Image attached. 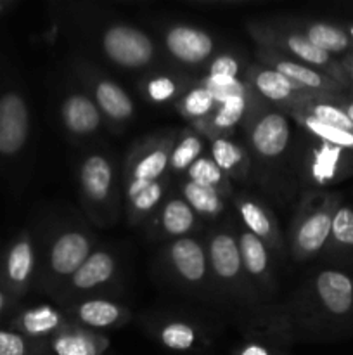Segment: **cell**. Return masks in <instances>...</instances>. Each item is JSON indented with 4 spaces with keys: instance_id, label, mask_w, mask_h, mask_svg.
Returning a JSON list of instances; mask_svg holds the SVG:
<instances>
[{
    "instance_id": "9",
    "label": "cell",
    "mask_w": 353,
    "mask_h": 355,
    "mask_svg": "<svg viewBox=\"0 0 353 355\" xmlns=\"http://www.w3.org/2000/svg\"><path fill=\"white\" fill-rule=\"evenodd\" d=\"M165 269L176 284H180L190 293H204L211 290L210 263H208L206 245L203 239L187 236V238L168 241L163 250Z\"/></svg>"
},
{
    "instance_id": "31",
    "label": "cell",
    "mask_w": 353,
    "mask_h": 355,
    "mask_svg": "<svg viewBox=\"0 0 353 355\" xmlns=\"http://www.w3.org/2000/svg\"><path fill=\"white\" fill-rule=\"evenodd\" d=\"M180 196L187 201L194 214L201 218H217L227 208L225 198L218 191L210 189V187L197 186V184L185 180L180 187Z\"/></svg>"
},
{
    "instance_id": "18",
    "label": "cell",
    "mask_w": 353,
    "mask_h": 355,
    "mask_svg": "<svg viewBox=\"0 0 353 355\" xmlns=\"http://www.w3.org/2000/svg\"><path fill=\"white\" fill-rule=\"evenodd\" d=\"M66 318L83 328L104 333L127 324L130 321V311L125 304L109 298L87 297L83 300H76L68 309Z\"/></svg>"
},
{
    "instance_id": "14",
    "label": "cell",
    "mask_w": 353,
    "mask_h": 355,
    "mask_svg": "<svg viewBox=\"0 0 353 355\" xmlns=\"http://www.w3.org/2000/svg\"><path fill=\"white\" fill-rule=\"evenodd\" d=\"M163 47L175 62L196 68L215 58L217 42L203 28L187 23H172L163 30Z\"/></svg>"
},
{
    "instance_id": "13",
    "label": "cell",
    "mask_w": 353,
    "mask_h": 355,
    "mask_svg": "<svg viewBox=\"0 0 353 355\" xmlns=\"http://www.w3.org/2000/svg\"><path fill=\"white\" fill-rule=\"evenodd\" d=\"M244 78L260 99L284 113L318 96H327V94H317L303 89L265 64H251L249 69H246Z\"/></svg>"
},
{
    "instance_id": "45",
    "label": "cell",
    "mask_w": 353,
    "mask_h": 355,
    "mask_svg": "<svg viewBox=\"0 0 353 355\" xmlns=\"http://www.w3.org/2000/svg\"><path fill=\"white\" fill-rule=\"evenodd\" d=\"M12 6L14 2H10V0H0V16L6 14V10H9Z\"/></svg>"
},
{
    "instance_id": "37",
    "label": "cell",
    "mask_w": 353,
    "mask_h": 355,
    "mask_svg": "<svg viewBox=\"0 0 353 355\" xmlns=\"http://www.w3.org/2000/svg\"><path fill=\"white\" fill-rule=\"evenodd\" d=\"M141 89L149 103L165 104L182 97L183 82L179 76L168 75V73H156L142 82Z\"/></svg>"
},
{
    "instance_id": "3",
    "label": "cell",
    "mask_w": 353,
    "mask_h": 355,
    "mask_svg": "<svg viewBox=\"0 0 353 355\" xmlns=\"http://www.w3.org/2000/svg\"><path fill=\"white\" fill-rule=\"evenodd\" d=\"M246 28H248V33L251 35L258 47L272 49V51L280 52L287 58H293L303 64L311 66V68L331 76L345 89L350 85L348 75H346L341 62H338L331 54L310 44L294 28L280 26L275 23H262V21H251V23L246 24Z\"/></svg>"
},
{
    "instance_id": "27",
    "label": "cell",
    "mask_w": 353,
    "mask_h": 355,
    "mask_svg": "<svg viewBox=\"0 0 353 355\" xmlns=\"http://www.w3.org/2000/svg\"><path fill=\"white\" fill-rule=\"evenodd\" d=\"M152 335L165 349L173 352H192L206 343V336L194 322L183 319H165L152 328Z\"/></svg>"
},
{
    "instance_id": "1",
    "label": "cell",
    "mask_w": 353,
    "mask_h": 355,
    "mask_svg": "<svg viewBox=\"0 0 353 355\" xmlns=\"http://www.w3.org/2000/svg\"><path fill=\"white\" fill-rule=\"evenodd\" d=\"M96 250V238L82 225H64L54 231L45 243L38 267V286L48 293L59 295L69 277L80 269Z\"/></svg>"
},
{
    "instance_id": "43",
    "label": "cell",
    "mask_w": 353,
    "mask_h": 355,
    "mask_svg": "<svg viewBox=\"0 0 353 355\" xmlns=\"http://www.w3.org/2000/svg\"><path fill=\"white\" fill-rule=\"evenodd\" d=\"M334 101H336V104H338V106L341 107L346 114H348L350 120L353 121V97H346V96H343V94H339V96L334 97Z\"/></svg>"
},
{
    "instance_id": "12",
    "label": "cell",
    "mask_w": 353,
    "mask_h": 355,
    "mask_svg": "<svg viewBox=\"0 0 353 355\" xmlns=\"http://www.w3.org/2000/svg\"><path fill=\"white\" fill-rule=\"evenodd\" d=\"M30 106L17 89L0 92V162L10 163L23 155L30 141Z\"/></svg>"
},
{
    "instance_id": "11",
    "label": "cell",
    "mask_w": 353,
    "mask_h": 355,
    "mask_svg": "<svg viewBox=\"0 0 353 355\" xmlns=\"http://www.w3.org/2000/svg\"><path fill=\"white\" fill-rule=\"evenodd\" d=\"M76 73L82 80L83 89L90 94L99 107L104 121L121 128L134 118L135 104L120 83L83 61L76 62Z\"/></svg>"
},
{
    "instance_id": "41",
    "label": "cell",
    "mask_w": 353,
    "mask_h": 355,
    "mask_svg": "<svg viewBox=\"0 0 353 355\" xmlns=\"http://www.w3.org/2000/svg\"><path fill=\"white\" fill-rule=\"evenodd\" d=\"M235 355H275L266 345L258 342H248L235 352Z\"/></svg>"
},
{
    "instance_id": "39",
    "label": "cell",
    "mask_w": 353,
    "mask_h": 355,
    "mask_svg": "<svg viewBox=\"0 0 353 355\" xmlns=\"http://www.w3.org/2000/svg\"><path fill=\"white\" fill-rule=\"evenodd\" d=\"M0 355H44L40 343L10 328L0 326Z\"/></svg>"
},
{
    "instance_id": "4",
    "label": "cell",
    "mask_w": 353,
    "mask_h": 355,
    "mask_svg": "<svg viewBox=\"0 0 353 355\" xmlns=\"http://www.w3.org/2000/svg\"><path fill=\"white\" fill-rule=\"evenodd\" d=\"M339 201V196L331 193H314L305 198L291 225L289 250L294 260L303 262L324 252Z\"/></svg>"
},
{
    "instance_id": "26",
    "label": "cell",
    "mask_w": 353,
    "mask_h": 355,
    "mask_svg": "<svg viewBox=\"0 0 353 355\" xmlns=\"http://www.w3.org/2000/svg\"><path fill=\"white\" fill-rule=\"evenodd\" d=\"M206 141L210 144V158L228 179L239 182L248 179L251 172V159L241 144L232 141L230 137H220V135H211L206 137Z\"/></svg>"
},
{
    "instance_id": "15",
    "label": "cell",
    "mask_w": 353,
    "mask_h": 355,
    "mask_svg": "<svg viewBox=\"0 0 353 355\" xmlns=\"http://www.w3.org/2000/svg\"><path fill=\"white\" fill-rule=\"evenodd\" d=\"M310 291L318 311L331 321H345L353 314V279L343 270H318Z\"/></svg>"
},
{
    "instance_id": "33",
    "label": "cell",
    "mask_w": 353,
    "mask_h": 355,
    "mask_svg": "<svg viewBox=\"0 0 353 355\" xmlns=\"http://www.w3.org/2000/svg\"><path fill=\"white\" fill-rule=\"evenodd\" d=\"M286 114L293 118L300 127H303L308 134L314 135L320 142L336 146V148H341L345 151H353V134H350V132L331 127L327 123H322L320 120H317V118L310 116V114L303 113L300 110L286 111Z\"/></svg>"
},
{
    "instance_id": "32",
    "label": "cell",
    "mask_w": 353,
    "mask_h": 355,
    "mask_svg": "<svg viewBox=\"0 0 353 355\" xmlns=\"http://www.w3.org/2000/svg\"><path fill=\"white\" fill-rule=\"evenodd\" d=\"M343 155H345V149L325 144V142L315 146L307 162L310 179L317 184H325L334 180L338 177L339 168H341Z\"/></svg>"
},
{
    "instance_id": "16",
    "label": "cell",
    "mask_w": 353,
    "mask_h": 355,
    "mask_svg": "<svg viewBox=\"0 0 353 355\" xmlns=\"http://www.w3.org/2000/svg\"><path fill=\"white\" fill-rule=\"evenodd\" d=\"M59 116L66 135L73 142H85L97 137L104 125L99 107L85 89H71L62 96Z\"/></svg>"
},
{
    "instance_id": "7",
    "label": "cell",
    "mask_w": 353,
    "mask_h": 355,
    "mask_svg": "<svg viewBox=\"0 0 353 355\" xmlns=\"http://www.w3.org/2000/svg\"><path fill=\"white\" fill-rule=\"evenodd\" d=\"M97 44L107 61L128 71L149 68L158 59L156 42L144 30L123 21L104 24Z\"/></svg>"
},
{
    "instance_id": "40",
    "label": "cell",
    "mask_w": 353,
    "mask_h": 355,
    "mask_svg": "<svg viewBox=\"0 0 353 355\" xmlns=\"http://www.w3.org/2000/svg\"><path fill=\"white\" fill-rule=\"evenodd\" d=\"M242 71V61L239 55L234 52H218L215 58L208 62L206 75L211 76H230V78H241Z\"/></svg>"
},
{
    "instance_id": "10",
    "label": "cell",
    "mask_w": 353,
    "mask_h": 355,
    "mask_svg": "<svg viewBox=\"0 0 353 355\" xmlns=\"http://www.w3.org/2000/svg\"><path fill=\"white\" fill-rule=\"evenodd\" d=\"M38 267L40 253L33 234L19 231L0 253V288L17 302L37 283Z\"/></svg>"
},
{
    "instance_id": "46",
    "label": "cell",
    "mask_w": 353,
    "mask_h": 355,
    "mask_svg": "<svg viewBox=\"0 0 353 355\" xmlns=\"http://www.w3.org/2000/svg\"><path fill=\"white\" fill-rule=\"evenodd\" d=\"M346 33L350 35V38H352V42H353V24L348 28V30H346Z\"/></svg>"
},
{
    "instance_id": "8",
    "label": "cell",
    "mask_w": 353,
    "mask_h": 355,
    "mask_svg": "<svg viewBox=\"0 0 353 355\" xmlns=\"http://www.w3.org/2000/svg\"><path fill=\"white\" fill-rule=\"evenodd\" d=\"M204 245L213 286L242 300L258 295L246 277L235 232L230 229H215L208 234Z\"/></svg>"
},
{
    "instance_id": "35",
    "label": "cell",
    "mask_w": 353,
    "mask_h": 355,
    "mask_svg": "<svg viewBox=\"0 0 353 355\" xmlns=\"http://www.w3.org/2000/svg\"><path fill=\"white\" fill-rule=\"evenodd\" d=\"M217 107V101L211 96V92L208 89H204L203 85H194L190 89H187L182 94L179 101H176V110L182 114L185 120H190L192 123L197 121H203L210 116L211 113Z\"/></svg>"
},
{
    "instance_id": "17",
    "label": "cell",
    "mask_w": 353,
    "mask_h": 355,
    "mask_svg": "<svg viewBox=\"0 0 353 355\" xmlns=\"http://www.w3.org/2000/svg\"><path fill=\"white\" fill-rule=\"evenodd\" d=\"M256 55H258L262 64L275 69L280 75L286 76L287 80L303 87V89L311 90V92L336 96V94H343V90H345V87L339 85L336 80H332L325 73L318 71V69L311 68V66L303 64V62L296 61V59L287 58V55L272 51V49L258 47Z\"/></svg>"
},
{
    "instance_id": "25",
    "label": "cell",
    "mask_w": 353,
    "mask_h": 355,
    "mask_svg": "<svg viewBox=\"0 0 353 355\" xmlns=\"http://www.w3.org/2000/svg\"><path fill=\"white\" fill-rule=\"evenodd\" d=\"M197 224H199V217L194 214L187 201L182 196H170L158 208L154 229L163 239L173 241V239L187 238L192 234Z\"/></svg>"
},
{
    "instance_id": "5",
    "label": "cell",
    "mask_w": 353,
    "mask_h": 355,
    "mask_svg": "<svg viewBox=\"0 0 353 355\" xmlns=\"http://www.w3.org/2000/svg\"><path fill=\"white\" fill-rule=\"evenodd\" d=\"M175 132H159L134 144L125 162L123 200L134 196L149 184L168 177L170 153L176 141Z\"/></svg>"
},
{
    "instance_id": "19",
    "label": "cell",
    "mask_w": 353,
    "mask_h": 355,
    "mask_svg": "<svg viewBox=\"0 0 353 355\" xmlns=\"http://www.w3.org/2000/svg\"><path fill=\"white\" fill-rule=\"evenodd\" d=\"M118 274V260L113 252L104 248H96L89 259L80 266V269L69 277L68 283L59 295L64 297H78V295L93 293L109 286Z\"/></svg>"
},
{
    "instance_id": "22",
    "label": "cell",
    "mask_w": 353,
    "mask_h": 355,
    "mask_svg": "<svg viewBox=\"0 0 353 355\" xmlns=\"http://www.w3.org/2000/svg\"><path fill=\"white\" fill-rule=\"evenodd\" d=\"M69 322L66 314L51 304H37L19 309L10 315L9 328L30 338L31 342L44 343L57 335Z\"/></svg>"
},
{
    "instance_id": "36",
    "label": "cell",
    "mask_w": 353,
    "mask_h": 355,
    "mask_svg": "<svg viewBox=\"0 0 353 355\" xmlns=\"http://www.w3.org/2000/svg\"><path fill=\"white\" fill-rule=\"evenodd\" d=\"M327 246L338 255L353 257V208L348 205H339L334 211Z\"/></svg>"
},
{
    "instance_id": "24",
    "label": "cell",
    "mask_w": 353,
    "mask_h": 355,
    "mask_svg": "<svg viewBox=\"0 0 353 355\" xmlns=\"http://www.w3.org/2000/svg\"><path fill=\"white\" fill-rule=\"evenodd\" d=\"M256 94H246V96H235L224 103L217 104L213 113L203 121L192 123V127L204 137L220 135V137H230L239 125L244 123L253 103L256 101Z\"/></svg>"
},
{
    "instance_id": "38",
    "label": "cell",
    "mask_w": 353,
    "mask_h": 355,
    "mask_svg": "<svg viewBox=\"0 0 353 355\" xmlns=\"http://www.w3.org/2000/svg\"><path fill=\"white\" fill-rule=\"evenodd\" d=\"M197 83H199V85H203L204 89L210 90L211 96H213L215 101H217V104L224 103V101L230 99V97L246 96V94L253 92V89L249 87V83L246 82V78H230V76L204 75Z\"/></svg>"
},
{
    "instance_id": "23",
    "label": "cell",
    "mask_w": 353,
    "mask_h": 355,
    "mask_svg": "<svg viewBox=\"0 0 353 355\" xmlns=\"http://www.w3.org/2000/svg\"><path fill=\"white\" fill-rule=\"evenodd\" d=\"M40 347L44 355H104L109 349V338L104 333L69 321L57 335L40 343Z\"/></svg>"
},
{
    "instance_id": "2",
    "label": "cell",
    "mask_w": 353,
    "mask_h": 355,
    "mask_svg": "<svg viewBox=\"0 0 353 355\" xmlns=\"http://www.w3.org/2000/svg\"><path fill=\"white\" fill-rule=\"evenodd\" d=\"M80 196L90 220L97 225H109L118 217L120 180L111 155L90 151L78 162L76 168Z\"/></svg>"
},
{
    "instance_id": "21",
    "label": "cell",
    "mask_w": 353,
    "mask_h": 355,
    "mask_svg": "<svg viewBox=\"0 0 353 355\" xmlns=\"http://www.w3.org/2000/svg\"><path fill=\"white\" fill-rule=\"evenodd\" d=\"M234 203L239 218L242 222V227L262 239L270 250L282 252L284 238L280 234L279 222H277L275 215L270 210L269 205L249 193H241L239 196H235Z\"/></svg>"
},
{
    "instance_id": "29",
    "label": "cell",
    "mask_w": 353,
    "mask_h": 355,
    "mask_svg": "<svg viewBox=\"0 0 353 355\" xmlns=\"http://www.w3.org/2000/svg\"><path fill=\"white\" fill-rule=\"evenodd\" d=\"M310 44L327 54H343L352 47V38L346 30L336 26V24L324 23V21H311V23L300 24L296 28Z\"/></svg>"
},
{
    "instance_id": "6",
    "label": "cell",
    "mask_w": 353,
    "mask_h": 355,
    "mask_svg": "<svg viewBox=\"0 0 353 355\" xmlns=\"http://www.w3.org/2000/svg\"><path fill=\"white\" fill-rule=\"evenodd\" d=\"M251 153L266 163L284 158L291 144V121L284 111L256 97L244 123Z\"/></svg>"
},
{
    "instance_id": "42",
    "label": "cell",
    "mask_w": 353,
    "mask_h": 355,
    "mask_svg": "<svg viewBox=\"0 0 353 355\" xmlns=\"http://www.w3.org/2000/svg\"><path fill=\"white\" fill-rule=\"evenodd\" d=\"M14 305H16V300H14V298H10L9 295H7L6 291L0 288V322H2L3 319L10 314V311L14 309Z\"/></svg>"
},
{
    "instance_id": "20",
    "label": "cell",
    "mask_w": 353,
    "mask_h": 355,
    "mask_svg": "<svg viewBox=\"0 0 353 355\" xmlns=\"http://www.w3.org/2000/svg\"><path fill=\"white\" fill-rule=\"evenodd\" d=\"M241 253L242 267L248 281L255 288L256 293H273L277 288L275 276L272 267V250L265 245L260 238L246 231L244 227L235 232Z\"/></svg>"
},
{
    "instance_id": "44",
    "label": "cell",
    "mask_w": 353,
    "mask_h": 355,
    "mask_svg": "<svg viewBox=\"0 0 353 355\" xmlns=\"http://www.w3.org/2000/svg\"><path fill=\"white\" fill-rule=\"evenodd\" d=\"M341 64H343V68H345L346 75H348V80L353 83V54L346 55L345 61H343Z\"/></svg>"
},
{
    "instance_id": "30",
    "label": "cell",
    "mask_w": 353,
    "mask_h": 355,
    "mask_svg": "<svg viewBox=\"0 0 353 355\" xmlns=\"http://www.w3.org/2000/svg\"><path fill=\"white\" fill-rule=\"evenodd\" d=\"M166 193H168V177L149 184L147 187L128 198L125 205H127V217L130 224H141L149 215L154 214L166 200Z\"/></svg>"
},
{
    "instance_id": "28",
    "label": "cell",
    "mask_w": 353,
    "mask_h": 355,
    "mask_svg": "<svg viewBox=\"0 0 353 355\" xmlns=\"http://www.w3.org/2000/svg\"><path fill=\"white\" fill-rule=\"evenodd\" d=\"M206 137L194 127L180 132L170 153L168 172L173 175L185 173L194 162L206 155Z\"/></svg>"
},
{
    "instance_id": "34",
    "label": "cell",
    "mask_w": 353,
    "mask_h": 355,
    "mask_svg": "<svg viewBox=\"0 0 353 355\" xmlns=\"http://www.w3.org/2000/svg\"><path fill=\"white\" fill-rule=\"evenodd\" d=\"M185 180H190V182L197 184V186L218 191L225 200L232 198V194H234L232 180L218 168L217 163L208 155L201 156L197 162L190 165V168L185 172Z\"/></svg>"
}]
</instances>
